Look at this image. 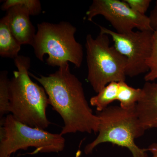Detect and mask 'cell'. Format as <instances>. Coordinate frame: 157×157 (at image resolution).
Here are the masks:
<instances>
[{"mask_svg":"<svg viewBox=\"0 0 157 157\" xmlns=\"http://www.w3.org/2000/svg\"><path fill=\"white\" fill-rule=\"evenodd\" d=\"M29 75L41 84L49 105L62 117L64 126L60 134L98 133L99 117L89 106L81 82L70 72L69 63L48 76Z\"/></svg>","mask_w":157,"mask_h":157,"instance_id":"cell-1","label":"cell"},{"mask_svg":"<svg viewBox=\"0 0 157 157\" xmlns=\"http://www.w3.org/2000/svg\"><path fill=\"white\" fill-rule=\"evenodd\" d=\"M14 63L17 70L9 81V112L23 124L45 130L51 124L46 115L49 102L46 92L30 77L29 57L19 55Z\"/></svg>","mask_w":157,"mask_h":157,"instance_id":"cell-2","label":"cell"},{"mask_svg":"<svg viewBox=\"0 0 157 157\" xmlns=\"http://www.w3.org/2000/svg\"><path fill=\"white\" fill-rule=\"evenodd\" d=\"M96 114L100 121L98 135L85 147L86 154L92 153L101 144L110 143L128 149L133 157H148L147 149L140 148L135 143V139L146 131L140 123L136 106L125 109L120 106H109Z\"/></svg>","mask_w":157,"mask_h":157,"instance_id":"cell-3","label":"cell"},{"mask_svg":"<svg viewBox=\"0 0 157 157\" xmlns=\"http://www.w3.org/2000/svg\"><path fill=\"white\" fill-rule=\"evenodd\" d=\"M37 31L32 46L37 59L46 61L48 66L61 67L72 63L76 67H81L83 61V47L75 39L76 29L67 21L54 24L42 22L37 25Z\"/></svg>","mask_w":157,"mask_h":157,"instance_id":"cell-4","label":"cell"},{"mask_svg":"<svg viewBox=\"0 0 157 157\" xmlns=\"http://www.w3.org/2000/svg\"><path fill=\"white\" fill-rule=\"evenodd\" d=\"M109 36L100 33L86 38L87 81L98 94L110 82L125 81L127 59L110 46Z\"/></svg>","mask_w":157,"mask_h":157,"instance_id":"cell-5","label":"cell"},{"mask_svg":"<svg viewBox=\"0 0 157 157\" xmlns=\"http://www.w3.org/2000/svg\"><path fill=\"white\" fill-rule=\"evenodd\" d=\"M0 157L29 147L35 148L34 153H59L65 148L66 140L61 134L27 125L11 114L1 120Z\"/></svg>","mask_w":157,"mask_h":157,"instance_id":"cell-6","label":"cell"},{"mask_svg":"<svg viewBox=\"0 0 157 157\" xmlns=\"http://www.w3.org/2000/svg\"><path fill=\"white\" fill-rule=\"evenodd\" d=\"M98 26L100 33L111 37L116 49L126 58L127 76L133 77L148 72L147 61L151 53L153 31H133L120 34Z\"/></svg>","mask_w":157,"mask_h":157,"instance_id":"cell-7","label":"cell"},{"mask_svg":"<svg viewBox=\"0 0 157 157\" xmlns=\"http://www.w3.org/2000/svg\"><path fill=\"white\" fill-rule=\"evenodd\" d=\"M99 15L108 21L118 33H130L134 29L154 32L148 16L135 12L124 0H94L86 13V19L92 21Z\"/></svg>","mask_w":157,"mask_h":157,"instance_id":"cell-8","label":"cell"},{"mask_svg":"<svg viewBox=\"0 0 157 157\" xmlns=\"http://www.w3.org/2000/svg\"><path fill=\"white\" fill-rule=\"evenodd\" d=\"M7 14L11 33L18 43L21 45H32L36 33L28 9L21 4H13Z\"/></svg>","mask_w":157,"mask_h":157,"instance_id":"cell-9","label":"cell"},{"mask_svg":"<svg viewBox=\"0 0 157 157\" xmlns=\"http://www.w3.org/2000/svg\"><path fill=\"white\" fill-rule=\"evenodd\" d=\"M142 97L136 105L137 116L145 130L157 128V82H145Z\"/></svg>","mask_w":157,"mask_h":157,"instance_id":"cell-10","label":"cell"},{"mask_svg":"<svg viewBox=\"0 0 157 157\" xmlns=\"http://www.w3.org/2000/svg\"><path fill=\"white\" fill-rule=\"evenodd\" d=\"M21 45L11 33L7 14L0 20V56L14 59L19 56Z\"/></svg>","mask_w":157,"mask_h":157,"instance_id":"cell-11","label":"cell"},{"mask_svg":"<svg viewBox=\"0 0 157 157\" xmlns=\"http://www.w3.org/2000/svg\"><path fill=\"white\" fill-rule=\"evenodd\" d=\"M119 82H110L90 99L91 106L95 107L97 111L101 112L109 104L117 101Z\"/></svg>","mask_w":157,"mask_h":157,"instance_id":"cell-12","label":"cell"},{"mask_svg":"<svg viewBox=\"0 0 157 157\" xmlns=\"http://www.w3.org/2000/svg\"><path fill=\"white\" fill-rule=\"evenodd\" d=\"M142 89L135 88L130 86L125 81L119 82L117 101L120 106L125 109L135 107L142 95Z\"/></svg>","mask_w":157,"mask_h":157,"instance_id":"cell-13","label":"cell"},{"mask_svg":"<svg viewBox=\"0 0 157 157\" xmlns=\"http://www.w3.org/2000/svg\"><path fill=\"white\" fill-rule=\"evenodd\" d=\"M7 71L0 73V117L1 120L6 114H9L10 107V93L9 83L10 79L8 77Z\"/></svg>","mask_w":157,"mask_h":157,"instance_id":"cell-14","label":"cell"},{"mask_svg":"<svg viewBox=\"0 0 157 157\" xmlns=\"http://www.w3.org/2000/svg\"><path fill=\"white\" fill-rule=\"evenodd\" d=\"M148 71L144 77L145 82H155L157 79V30L153 36L151 53L147 61Z\"/></svg>","mask_w":157,"mask_h":157,"instance_id":"cell-15","label":"cell"},{"mask_svg":"<svg viewBox=\"0 0 157 157\" xmlns=\"http://www.w3.org/2000/svg\"><path fill=\"white\" fill-rule=\"evenodd\" d=\"M21 4L28 9L31 16H37L42 12L41 2L39 0H6L1 6L3 11H8L13 4Z\"/></svg>","mask_w":157,"mask_h":157,"instance_id":"cell-16","label":"cell"},{"mask_svg":"<svg viewBox=\"0 0 157 157\" xmlns=\"http://www.w3.org/2000/svg\"><path fill=\"white\" fill-rule=\"evenodd\" d=\"M131 9L138 14L145 15L151 0H124Z\"/></svg>","mask_w":157,"mask_h":157,"instance_id":"cell-17","label":"cell"},{"mask_svg":"<svg viewBox=\"0 0 157 157\" xmlns=\"http://www.w3.org/2000/svg\"><path fill=\"white\" fill-rule=\"evenodd\" d=\"M150 23L154 31L157 30V1H156L154 8L148 16Z\"/></svg>","mask_w":157,"mask_h":157,"instance_id":"cell-18","label":"cell"},{"mask_svg":"<svg viewBox=\"0 0 157 157\" xmlns=\"http://www.w3.org/2000/svg\"><path fill=\"white\" fill-rule=\"evenodd\" d=\"M147 149L151 153L152 157H157V142L151 144Z\"/></svg>","mask_w":157,"mask_h":157,"instance_id":"cell-19","label":"cell"},{"mask_svg":"<svg viewBox=\"0 0 157 157\" xmlns=\"http://www.w3.org/2000/svg\"><path fill=\"white\" fill-rule=\"evenodd\" d=\"M80 153H81L80 151H78L77 152V153H76V157H79V156H80Z\"/></svg>","mask_w":157,"mask_h":157,"instance_id":"cell-20","label":"cell"},{"mask_svg":"<svg viewBox=\"0 0 157 157\" xmlns=\"http://www.w3.org/2000/svg\"></svg>","mask_w":157,"mask_h":157,"instance_id":"cell-21","label":"cell"}]
</instances>
